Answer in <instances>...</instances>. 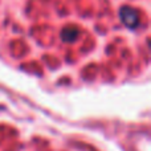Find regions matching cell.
<instances>
[{
	"instance_id": "cell-2",
	"label": "cell",
	"mask_w": 151,
	"mask_h": 151,
	"mask_svg": "<svg viewBox=\"0 0 151 151\" xmlns=\"http://www.w3.org/2000/svg\"><path fill=\"white\" fill-rule=\"evenodd\" d=\"M77 29L76 28H66L63 31V35H61V37H63L64 41H74L76 37H77Z\"/></svg>"
},
{
	"instance_id": "cell-1",
	"label": "cell",
	"mask_w": 151,
	"mask_h": 151,
	"mask_svg": "<svg viewBox=\"0 0 151 151\" xmlns=\"http://www.w3.org/2000/svg\"><path fill=\"white\" fill-rule=\"evenodd\" d=\"M121 19H122L123 24L129 28H137L139 24V15L135 9L133 8H129V7H123L121 8Z\"/></svg>"
}]
</instances>
